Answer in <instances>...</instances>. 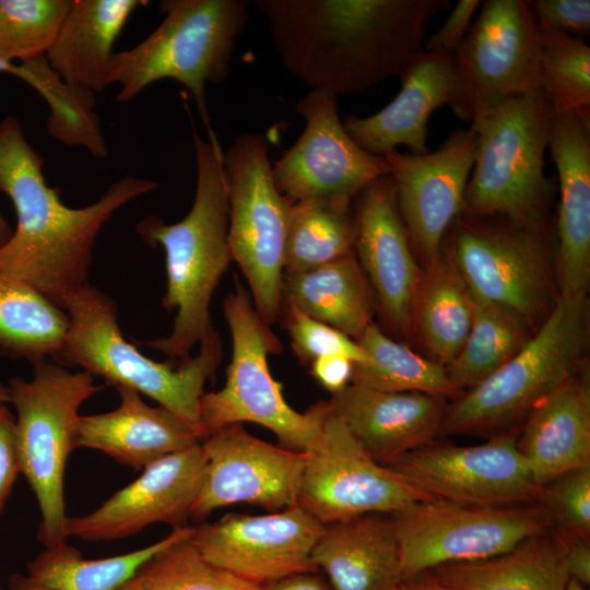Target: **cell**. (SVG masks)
I'll return each mask as SVG.
<instances>
[{
    "mask_svg": "<svg viewBox=\"0 0 590 590\" xmlns=\"http://www.w3.org/2000/svg\"><path fill=\"white\" fill-rule=\"evenodd\" d=\"M567 590H586V587L575 580H569Z\"/></svg>",
    "mask_w": 590,
    "mask_h": 590,
    "instance_id": "obj_51",
    "label": "cell"
},
{
    "mask_svg": "<svg viewBox=\"0 0 590 590\" xmlns=\"http://www.w3.org/2000/svg\"><path fill=\"white\" fill-rule=\"evenodd\" d=\"M475 151L476 135L469 128L453 130L434 152L384 155L412 249L426 268L439 257L447 229L463 210Z\"/></svg>",
    "mask_w": 590,
    "mask_h": 590,
    "instance_id": "obj_19",
    "label": "cell"
},
{
    "mask_svg": "<svg viewBox=\"0 0 590 590\" xmlns=\"http://www.w3.org/2000/svg\"><path fill=\"white\" fill-rule=\"evenodd\" d=\"M247 0H164L160 25L134 47L115 52L107 85L118 84L116 97L128 103L150 84L173 79L193 98L206 130L212 129L206 107L208 83L222 84L249 19Z\"/></svg>",
    "mask_w": 590,
    "mask_h": 590,
    "instance_id": "obj_5",
    "label": "cell"
},
{
    "mask_svg": "<svg viewBox=\"0 0 590 590\" xmlns=\"http://www.w3.org/2000/svg\"><path fill=\"white\" fill-rule=\"evenodd\" d=\"M63 310L69 328L55 362L148 396L205 438L200 400L222 359V341L214 327L199 343L197 355L173 365L153 361L129 343L119 327L116 303L94 286L74 293Z\"/></svg>",
    "mask_w": 590,
    "mask_h": 590,
    "instance_id": "obj_4",
    "label": "cell"
},
{
    "mask_svg": "<svg viewBox=\"0 0 590 590\" xmlns=\"http://www.w3.org/2000/svg\"><path fill=\"white\" fill-rule=\"evenodd\" d=\"M354 363L344 356L330 355L310 363L312 377L331 394L344 389L352 381Z\"/></svg>",
    "mask_w": 590,
    "mask_h": 590,
    "instance_id": "obj_45",
    "label": "cell"
},
{
    "mask_svg": "<svg viewBox=\"0 0 590 590\" xmlns=\"http://www.w3.org/2000/svg\"><path fill=\"white\" fill-rule=\"evenodd\" d=\"M357 342L368 361L354 365L351 384L387 392H421L442 398L460 393L445 366L390 339L375 322Z\"/></svg>",
    "mask_w": 590,
    "mask_h": 590,
    "instance_id": "obj_36",
    "label": "cell"
},
{
    "mask_svg": "<svg viewBox=\"0 0 590 590\" xmlns=\"http://www.w3.org/2000/svg\"><path fill=\"white\" fill-rule=\"evenodd\" d=\"M453 55L448 105L472 122L493 106L540 90L539 32L527 1L485 0Z\"/></svg>",
    "mask_w": 590,
    "mask_h": 590,
    "instance_id": "obj_13",
    "label": "cell"
},
{
    "mask_svg": "<svg viewBox=\"0 0 590 590\" xmlns=\"http://www.w3.org/2000/svg\"><path fill=\"white\" fill-rule=\"evenodd\" d=\"M539 30L585 38L590 34L589 0H529Z\"/></svg>",
    "mask_w": 590,
    "mask_h": 590,
    "instance_id": "obj_42",
    "label": "cell"
},
{
    "mask_svg": "<svg viewBox=\"0 0 590 590\" xmlns=\"http://www.w3.org/2000/svg\"><path fill=\"white\" fill-rule=\"evenodd\" d=\"M72 0H0V57L26 62L52 47Z\"/></svg>",
    "mask_w": 590,
    "mask_h": 590,
    "instance_id": "obj_39",
    "label": "cell"
},
{
    "mask_svg": "<svg viewBox=\"0 0 590 590\" xmlns=\"http://www.w3.org/2000/svg\"><path fill=\"white\" fill-rule=\"evenodd\" d=\"M206 469L190 518L203 520L213 510L247 503L269 511L297 505L307 452L259 439L241 424L224 426L201 442Z\"/></svg>",
    "mask_w": 590,
    "mask_h": 590,
    "instance_id": "obj_18",
    "label": "cell"
},
{
    "mask_svg": "<svg viewBox=\"0 0 590 590\" xmlns=\"http://www.w3.org/2000/svg\"><path fill=\"white\" fill-rule=\"evenodd\" d=\"M307 455L297 505L322 524L366 514L394 515L436 499L371 459L329 409L321 438Z\"/></svg>",
    "mask_w": 590,
    "mask_h": 590,
    "instance_id": "obj_14",
    "label": "cell"
},
{
    "mask_svg": "<svg viewBox=\"0 0 590 590\" xmlns=\"http://www.w3.org/2000/svg\"><path fill=\"white\" fill-rule=\"evenodd\" d=\"M291 337L292 349L304 364L322 356L340 355L354 365L368 361V355L357 341L335 328L318 321L295 306L282 303L280 315Z\"/></svg>",
    "mask_w": 590,
    "mask_h": 590,
    "instance_id": "obj_41",
    "label": "cell"
},
{
    "mask_svg": "<svg viewBox=\"0 0 590 590\" xmlns=\"http://www.w3.org/2000/svg\"><path fill=\"white\" fill-rule=\"evenodd\" d=\"M475 300L462 275L445 253L426 268L416 297L413 333L442 366L450 364L470 332Z\"/></svg>",
    "mask_w": 590,
    "mask_h": 590,
    "instance_id": "obj_32",
    "label": "cell"
},
{
    "mask_svg": "<svg viewBox=\"0 0 590 590\" xmlns=\"http://www.w3.org/2000/svg\"><path fill=\"white\" fill-rule=\"evenodd\" d=\"M282 303L295 306L355 341L374 322L376 308L355 251L307 271L284 273Z\"/></svg>",
    "mask_w": 590,
    "mask_h": 590,
    "instance_id": "obj_29",
    "label": "cell"
},
{
    "mask_svg": "<svg viewBox=\"0 0 590 590\" xmlns=\"http://www.w3.org/2000/svg\"><path fill=\"white\" fill-rule=\"evenodd\" d=\"M114 388L120 397L117 409L79 416L76 448L99 450L120 464L143 470L203 440L193 426L166 408L151 406L131 388Z\"/></svg>",
    "mask_w": 590,
    "mask_h": 590,
    "instance_id": "obj_25",
    "label": "cell"
},
{
    "mask_svg": "<svg viewBox=\"0 0 590 590\" xmlns=\"http://www.w3.org/2000/svg\"><path fill=\"white\" fill-rule=\"evenodd\" d=\"M424 574L459 590H567L570 580L562 541L551 530L499 555Z\"/></svg>",
    "mask_w": 590,
    "mask_h": 590,
    "instance_id": "obj_30",
    "label": "cell"
},
{
    "mask_svg": "<svg viewBox=\"0 0 590 590\" xmlns=\"http://www.w3.org/2000/svg\"><path fill=\"white\" fill-rule=\"evenodd\" d=\"M547 148L559 181V296L586 295L590 280V110L552 114Z\"/></svg>",
    "mask_w": 590,
    "mask_h": 590,
    "instance_id": "obj_23",
    "label": "cell"
},
{
    "mask_svg": "<svg viewBox=\"0 0 590 590\" xmlns=\"http://www.w3.org/2000/svg\"><path fill=\"white\" fill-rule=\"evenodd\" d=\"M539 503L557 536L589 538L590 465L564 473L542 486Z\"/></svg>",
    "mask_w": 590,
    "mask_h": 590,
    "instance_id": "obj_40",
    "label": "cell"
},
{
    "mask_svg": "<svg viewBox=\"0 0 590 590\" xmlns=\"http://www.w3.org/2000/svg\"><path fill=\"white\" fill-rule=\"evenodd\" d=\"M258 590H331V588L317 573H299L259 585Z\"/></svg>",
    "mask_w": 590,
    "mask_h": 590,
    "instance_id": "obj_47",
    "label": "cell"
},
{
    "mask_svg": "<svg viewBox=\"0 0 590 590\" xmlns=\"http://www.w3.org/2000/svg\"><path fill=\"white\" fill-rule=\"evenodd\" d=\"M206 469L201 442L168 455L143 469L95 510L68 517L67 538L104 542L133 535L164 522L184 527L200 493Z\"/></svg>",
    "mask_w": 590,
    "mask_h": 590,
    "instance_id": "obj_21",
    "label": "cell"
},
{
    "mask_svg": "<svg viewBox=\"0 0 590 590\" xmlns=\"http://www.w3.org/2000/svg\"><path fill=\"white\" fill-rule=\"evenodd\" d=\"M189 538L153 554L117 590H258L209 563Z\"/></svg>",
    "mask_w": 590,
    "mask_h": 590,
    "instance_id": "obj_37",
    "label": "cell"
},
{
    "mask_svg": "<svg viewBox=\"0 0 590 590\" xmlns=\"http://www.w3.org/2000/svg\"><path fill=\"white\" fill-rule=\"evenodd\" d=\"M234 292L223 300V314L232 337V356L224 386L200 400V420L205 437L232 424H258L276 435L282 447L308 452L322 435L328 412L319 401L300 413L285 400L281 384L270 371L268 356L283 345L258 314L249 290L235 279Z\"/></svg>",
    "mask_w": 590,
    "mask_h": 590,
    "instance_id": "obj_7",
    "label": "cell"
},
{
    "mask_svg": "<svg viewBox=\"0 0 590 590\" xmlns=\"http://www.w3.org/2000/svg\"><path fill=\"white\" fill-rule=\"evenodd\" d=\"M295 110L305 119V128L272 166L276 188L291 201H352L374 180L390 174L384 156L366 152L349 135L337 95L309 90Z\"/></svg>",
    "mask_w": 590,
    "mask_h": 590,
    "instance_id": "obj_15",
    "label": "cell"
},
{
    "mask_svg": "<svg viewBox=\"0 0 590 590\" xmlns=\"http://www.w3.org/2000/svg\"><path fill=\"white\" fill-rule=\"evenodd\" d=\"M480 7V0L458 1L444 24L425 38L423 50L453 56L468 34L472 19Z\"/></svg>",
    "mask_w": 590,
    "mask_h": 590,
    "instance_id": "obj_43",
    "label": "cell"
},
{
    "mask_svg": "<svg viewBox=\"0 0 590 590\" xmlns=\"http://www.w3.org/2000/svg\"><path fill=\"white\" fill-rule=\"evenodd\" d=\"M535 331L510 309L475 302L467 340L445 367L448 378L459 391L477 386L516 355Z\"/></svg>",
    "mask_w": 590,
    "mask_h": 590,
    "instance_id": "obj_35",
    "label": "cell"
},
{
    "mask_svg": "<svg viewBox=\"0 0 590 590\" xmlns=\"http://www.w3.org/2000/svg\"><path fill=\"white\" fill-rule=\"evenodd\" d=\"M399 76L401 88L387 106L370 116L343 119L349 135L370 154L384 156L399 145L413 154L429 152L428 120L450 99L453 56L422 50Z\"/></svg>",
    "mask_w": 590,
    "mask_h": 590,
    "instance_id": "obj_24",
    "label": "cell"
},
{
    "mask_svg": "<svg viewBox=\"0 0 590 590\" xmlns=\"http://www.w3.org/2000/svg\"><path fill=\"white\" fill-rule=\"evenodd\" d=\"M352 201L309 199L294 202L284 246V273L307 271L354 251Z\"/></svg>",
    "mask_w": 590,
    "mask_h": 590,
    "instance_id": "obj_34",
    "label": "cell"
},
{
    "mask_svg": "<svg viewBox=\"0 0 590 590\" xmlns=\"http://www.w3.org/2000/svg\"><path fill=\"white\" fill-rule=\"evenodd\" d=\"M228 190V245L244 274L256 310L278 320L284 275V246L294 204L275 186L262 133L236 137L223 152Z\"/></svg>",
    "mask_w": 590,
    "mask_h": 590,
    "instance_id": "obj_10",
    "label": "cell"
},
{
    "mask_svg": "<svg viewBox=\"0 0 590 590\" xmlns=\"http://www.w3.org/2000/svg\"><path fill=\"white\" fill-rule=\"evenodd\" d=\"M391 516L403 580L440 565L499 555L551 530L540 503L473 506L434 499Z\"/></svg>",
    "mask_w": 590,
    "mask_h": 590,
    "instance_id": "obj_12",
    "label": "cell"
},
{
    "mask_svg": "<svg viewBox=\"0 0 590 590\" xmlns=\"http://www.w3.org/2000/svg\"><path fill=\"white\" fill-rule=\"evenodd\" d=\"M12 235L11 228L0 212V246Z\"/></svg>",
    "mask_w": 590,
    "mask_h": 590,
    "instance_id": "obj_49",
    "label": "cell"
},
{
    "mask_svg": "<svg viewBox=\"0 0 590 590\" xmlns=\"http://www.w3.org/2000/svg\"><path fill=\"white\" fill-rule=\"evenodd\" d=\"M206 131V139L193 137L197 180L187 215L174 224L150 216L137 226L146 243L164 249L167 288L162 304L166 311H176L170 333L145 344L178 362L190 357L214 327L212 295L233 261L224 151L214 130Z\"/></svg>",
    "mask_w": 590,
    "mask_h": 590,
    "instance_id": "obj_3",
    "label": "cell"
},
{
    "mask_svg": "<svg viewBox=\"0 0 590 590\" xmlns=\"http://www.w3.org/2000/svg\"><path fill=\"white\" fill-rule=\"evenodd\" d=\"M69 328L67 312L0 271V356L34 364L55 358Z\"/></svg>",
    "mask_w": 590,
    "mask_h": 590,
    "instance_id": "obj_33",
    "label": "cell"
},
{
    "mask_svg": "<svg viewBox=\"0 0 590 590\" xmlns=\"http://www.w3.org/2000/svg\"><path fill=\"white\" fill-rule=\"evenodd\" d=\"M311 562L331 590H394L403 580L392 516L366 514L323 524Z\"/></svg>",
    "mask_w": 590,
    "mask_h": 590,
    "instance_id": "obj_26",
    "label": "cell"
},
{
    "mask_svg": "<svg viewBox=\"0 0 590 590\" xmlns=\"http://www.w3.org/2000/svg\"><path fill=\"white\" fill-rule=\"evenodd\" d=\"M323 524L298 505L268 515L229 514L193 527L191 544L212 565L255 585L318 573L311 551Z\"/></svg>",
    "mask_w": 590,
    "mask_h": 590,
    "instance_id": "obj_17",
    "label": "cell"
},
{
    "mask_svg": "<svg viewBox=\"0 0 590 590\" xmlns=\"http://www.w3.org/2000/svg\"><path fill=\"white\" fill-rule=\"evenodd\" d=\"M540 90L552 114L590 110V47L580 37L539 30Z\"/></svg>",
    "mask_w": 590,
    "mask_h": 590,
    "instance_id": "obj_38",
    "label": "cell"
},
{
    "mask_svg": "<svg viewBox=\"0 0 590 590\" xmlns=\"http://www.w3.org/2000/svg\"><path fill=\"white\" fill-rule=\"evenodd\" d=\"M354 199L355 255L386 327L409 337L424 272L400 215L390 174L374 180Z\"/></svg>",
    "mask_w": 590,
    "mask_h": 590,
    "instance_id": "obj_20",
    "label": "cell"
},
{
    "mask_svg": "<svg viewBox=\"0 0 590 590\" xmlns=\"http://www.w3.org/2000/svg\"><path fill=\"white\" fill-rule=\"evenodd\" d=\"M394 590H459L457 588L444 585L430 576L423 574L421 576L402 580Z\"/></svg>",
    "mask_w": 590,
    "mask_h": 590,
    "instance_id": "obj_48",
    "label": "cell"
},
{
    "mask_svg": "<svg viewBox=\"0 0 590 590\" xmlns=\"http://www.w3.org/2000/svg\"><path fill=\"white\" fill-rule=\"evenodd\" d=\"M193 527L173 528L164 539L145 547L104 558H85L67 542L45 547L12 575L0 590H117L134 570L167 545L189 538Z\"/></svg>",
    "mask_w": 590,
    "mask_h": 590,
    "instance_id": "obj_31",
    "label": "cell"
},
{
    "mask_svg": "<svg viewBox=\"0 0 590 590\" xmlns=\"http://www.w3.org/2000/svg\"><path fill=\"white\" fill-rule=\"evenodd\" d=\"M587 340V296H559L516 355L447 405L441 434L489 438L511 433L515 424L577 373Z\"/></svg>",
    "mask_w": 590,
    "mask_h": 590,
    "instance_id": "obj_6",
    "label": "cell"
},
{
    "mask_svg": "<svg viewBox=\"0 0 590 590\" xmlns=\"http://www.w3.org/2000/svg\"><path fill=\"white\" fill-rule=\"evenodd\" d=\"M145 0H72L46 58L69 86L98 93L107 86L113 46Z\"/></svg>",
    "mask_w": 590,
    "mask_h": 590,
    "instance_id": "obj_28",
    "label": "cell"
},
{
    "mask_svg": "<svg viewBox=\"0 0 590 590\" xmlns=\"http://www.w3.org/2000/svg\"><path fill=\"white\" fill-rule=\"evenodd\" d=\"M551 109L540 92L508 98L471 122L476 135L462 213L518 224L545 216L554 184L544 174Z\"/></svg>",
    "mask_w": 590,
    "mask_h": 590,
    "instance_id": "obj_8",
    "label": "cell"
},
{
    "mask_svg": "<svg viewBox=\"0 0 590 590\" xmlns=\"http://www.w3.org/2000/svg\"><path fill=\"white\" fill-rule=\"evenodd\" d=\"M390 468L433 498L458 504H533L539 503L542 491L512 432L475 446L433 442L409 452Z\"/></svg>",
    "mask_w": 590,
    "mask_h": 590,
    "instance_id": "obj_16",
    "label": "cell"
},
{
    "mask_svg": "<svg viewBox=\"0 0 590 590\" xmlns=\"http://www.w3.org/2000/svg\"><path fill=\"white\" fill-rule=\"evenodd\" d=\"M558 539L564 547L566 567L570 580L587 587L590 583V543L589 538Z\"/></svg>",
    "mask_w": 590,
    "mask_h": 590,
    "instance_id": "obj_46",
    "label": "cell"
},
{
    "mask_svg": "<svg viewBox=\"0 0 590 590\" xmlns=\"http://www.w3.org/2000/svg\"><path fill=\"white\" fill-rule=\"evenodd\" d=\"M10 402V392L8 385L0 381V404Z\"/></svg>",
    "mask_w": 590,
    "mask_h": 590,
    "instance_id": "obj_50",
    "label": "cell"
},
{
    "mask_svg": "<svg viewBox=\"0 0 590 590\" xmlns=\"http://www.w3.org/2000/svg\"><path fill=\"white\" fill-rule=\"evenodd\" d=\"M279 58L309 90L355 94L400 75L448 0H257Z\"/></svg>",
    "mask_w": 590,
    "mask_h": 590,
    "instance_id": "obj_1",
    "label": "cell"
},
{
    "mask_svg": "<svg viewBox=\"0 0 590 590\" xmlns=\"http://www.w3.org/2000/svg\"><path fill=\"white\" fill-rule=\"evenodd\" d=\"M43 165L17 118H4L0 122V190L11 199L17 223L0 246V271L63 309L69 297L88 284L93 248L106 223L158 184L128 175L95 202L70 208L46 182Z\"/></svg>",
    "mask_w": 590,
    "mask_h": 590,
    "instance_id": "obj_2",
    "label": "cell"
},
{
    "mask_svg": "<svg viewBox=\"0 0 590 590\" xmlns=\"http://www.w3.org/2000/svg\"><path fill=\"white\" fill-rule=\"evenodd\" d=\"M19 473H21V463L15 417L4 404H0V514Z\"/></svg>",
    "mask_w": 590,
    "mask_h": 590,
    "instance_id": "obj_44",
    "label": "cell"
},
{
    "mask_svg": "<svg viewBox=\"0 0 590 590\" xmlns=\"http://www.w3.org/2000/svg\"><path fill=\"white\" fill-rule=\"evenodd\" d=\"M545 233L544 216L518 224L461 212L441 246L476 303L510 309L538 329L552 309Z\"/></svg>",
    "mask_w": 590,
    "mask_h": 590,
    "instance_id": "obj_11",
    "label": "cell"
},
{
    "mask_svg": "<svg viewBox=\"0 0 590 590\" xmlns=\"http://www.w3.org/2000/svg\"><path fill=\"white\" fill-rule=\"evenodd\" d=\"M517 445L542 487L569 471L590 465V386L574 374L528 415Z\"/></svg>",
    "mask_w": 590,
    "mask_h": 590,
    "instance_id": "obj_27",
    "label": "cell"
},
{
    "mask_svg": "<svg viewBox=\"0 0 590 590\" xmlns=\"http://www.w3.org/2000/svg\"><path fill=\"white\" fill-rule=\"evenodd\" d=\"M33 366V378L7 384L16 411L21 473L34 492L40 511L38 540L45 547L66 543L63 480L69 455L76 448L81 405L103 387L86 371H70L54 359Z\"/></svg>",
    "mask_w": 590,
    "mask_h": 590,
    "instance_id": "obj_9",
    "label": "cell"
},
{
    "mask_svg": "<svg viewBox=\"0 0 590 590\" xmlns=\"http://www.w3.org/2000/svg\"><path fill=\"white\" fill-rule=\"evenodd\" d=\"M446 398L387 392L350 384L331 394L329 412L376 462L391 467L441 434Z\"/></svg>",
    "mask_w": 590,
    "mask_h": 590,
    "instance_id": "obj_22",
    "label": "cell"
}]
</instances>
